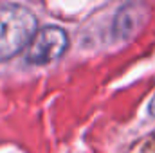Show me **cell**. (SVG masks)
<instances>
[{
    "instance_id": "obj_1",
    "label": "cell",
    "mask_w": 155,
    "mask_h": 153,
    "mask_svg": "<svg viewBox=\"0 0 155 153\" xmlns=\"http://www.w3.org/2000/svg\"><path fill=\"white\" fill-rule=\"evenodd\" d=\"M38 31L36 15L22 4H0V63L27 49Z\"/></svg>"
},
{
    "instance_id": "obj_2",
    "label": "cell",
    "mask_w": 155,
    "mask_h": 153,
    "mask_svg": "<svg viewBox=\"0 0 155 153\" xmlns=\"http://www.w3.org/2000/svg\"><path fill=\"white\" fill-rule=\"evenodd\" d=\"M69 49V34L58 25L38 29L25 50V61L29 65H47L60 60Z\"/></svg>"
},
{
    "instance_id": "obj_3",
    "label": "cell",
    "mask_w": 155,
    "mask_h": 153,
    "mask_svg": "<svg viewBox=\"0 0 155 153\" xmlns=\"http://www.w3.org/2000/svg\"><path fill=\"white\" fill-rule=\"evenodd\" d=\"M148 18V7L144 4H126L117 11L114 24H112V34L114 40L124 41L132 38L146 22Z\"/></svg>"
},
{
    "instance_id": "obj_4",
    "label": "cell",
    "mask_w": 155,
    "mask_h": 153,
    "mask_svg": "<svg viewBox=\"0 0 155 153\" xmlns=\"http://www.w3.org/2000/svg\"><path fill=\"white\" fill-rule=\"evenodd\" d=\"M143 153H155V139H152V141L146 142V146H144Z\"/></svg>"
},
{
    "instance_id": "obj_5",
    "label": "cell",
    "mask_w": 155,
    "mask_h": 153,
    "mask_svg": "<svg viewBox=\"0 0 155 153\" xmlns=\"http://www.w3.org/2000/svg\"><path fill=\"white\" fill-rule=\"evenodd\" d=\"M148 110H150V114L155 117V96L152 97V101H150V106H148Z\"/></svg>"
}]
</instances>
